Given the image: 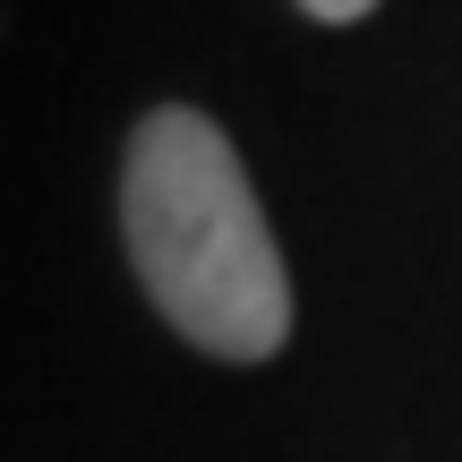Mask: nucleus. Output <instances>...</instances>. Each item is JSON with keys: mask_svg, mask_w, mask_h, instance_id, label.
Wrapping results in <instances>:
<instances>
[{"mask_svg": "<svg viewBox=\"0 0 462 462\" xmlns=\"http://www.w3.org/2000/svg\"><path fill=\"white\" fill-rule=\"evenodd\" d=\"M120 248L146 309L189 351L257 368L291 343V265L215 112L198 103L137 112L120 146Z\"/></svg>", "mask_w": 462, "mask_h": 462, "instance_id": "obj_1", "label": "nucleus"}, {"mask_svg": "<svg viewBox=\"0 0 462 462\" xmlns=\"http://www.w3.org/2000/svg\"><path fill=\"white\" fill-rule=\"evenodd\" d=\"M9 17H17V0H0V34H9Z\"/></svg>", "mask_w": 462, "mask_h": 462, "instance_id": "obj_3", "label": "nucleus"}, {"mask_svg": "<svg viewBox=\"0 0 462 462\" xmlns=\"http://www.w3.org/2000/svg\"><path fill=\"white\" fill-rule=\"evenodd\" d=\"M291 9H300V17H317V26H360L377 0H291Z\"/></svg>", "mask_w": 462, "mask_h": 462, "instance_id": "obj_2", "label": "nucleus"}]
</instances>
